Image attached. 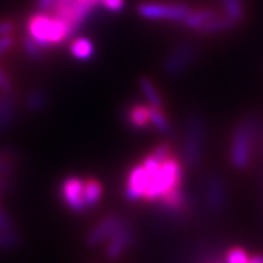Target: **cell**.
Here are the masks:
<instances>
[{
    "mask_svg": "<svg viewBox=\"0 0 263 263\" xmlns=\"http://www.w3.org/2000/svg\"><path fill=\"white\" fill-rule=\"evenodd\" d=\"M259 121L256 118L247 117L240 120L232 130L230 163L235 170H246L251 164L256 141L259 137Z\"/></svg>",
    "mask_w": 263,
    "mask_h": 263,
    "instance_id": "obj_1",
    "label": "cell"
},
{
    "mask_svg": "<svg viewBox=\"0 0 263 263\" xmlns=\"http://www.w3.org/2000/svg\"><path fill=\"white\" fill-rule=\"evenodd\" d=\"M26 30L28 36L45 50L63 45L70 39L66 22L41 11L28 16Z\"/></svg>",
    "mask_w": 263,
    "mask_h": 263,
    "instance_id": "obj_2",
    "label": "cell"
},
{
    "mask_svg": "<svg viewBox=\"0 0 263 263\" xmlns=\"http://www.w3.org/2000/svg\"><path fill=\"white\" fill-rule=\"evenodd\" d=\"M207 137L205 120L199 113H191L185 118L181 140V163L188 168H196L203 159Z\"/></svg>",
    "mask_w": 263,
    "mask_h": 263,
    "instance_id": "obj_3",
    "label": "cell"
},
{
    "mask_svg": "<svg viewBox=\"0 0 263 263\" xmlns=\"http://www.w3.org/2000/svg\"><path fill=\"white\" fill-rule=\"evenodd\" d=\"M184 184V164L176 156L171 155L161 163L159 172L151 177L142 200L146 203H157L165 194Z\"/></svg>",
    "mask_w": 263,
    "mask_h": 263,
    "instance_id": "obj_4",
    "label": "cell"
},
{
    "mask_svg": "<svg viewBox=\"0 0 263 263\" xmlns=\"http://www.w3.org/2000/svg\"><path fill=\"white\" fill-rule=\"evenodd\" d=\"M192 8L184 3L166 2H144L136 7V12L148 21L183 22L190 15Z\"/></svg>",
    "mask_w": 263,
    "mask_h": 263,
    "instance_id": "obj_5",
    "label": "cell"
},
{
    "mask_svg": "<svg viewBox=\"0 0 263 263\" xmlns=\"http://www.w3.org/2000/svg\"><path fill=\"white\" fill-rule=\"evenodd\" d=\"M199 55H200V51L195 43L181 42L179 45L173 46L172 50L166 54L161 69L164 74L168 77L180 76L196 62Z\"/></svg>",
    "mask_w": 263,
    "mask_h": 263,
    "instance_id": "obj_6",
    "label": "cell"
},
{
    "mask_svg": "<svg viewBox=\"0 0 263 263\" xmlns=\"http://www.w3.org/2000/svg\"><path fill=\"white\" fill-rule=\"evenodd\" d=\"M59 196L62 199L63 204L70 211L76 214H82L87 211L85 203V179L80 176H69L61 183L59 187Z\"/></svg>",
    "mask_w": 263,
    "mask_h": 263,
    "instance_id": "obj_7",
    "label": "cell"
},
{
    "mask_svg": "<svg viewBox=\"0 0 263 263\" xmlns=\"http://www.w3.org/2000/svg\"><path fill=\"white\" fill-rule=\"evenodd\" d=\"M227 184L218 173H210L204 181V200L210 211L220 212L227 205Z\"/></svg>",
    "mask_w": 263,
    "mask_h": 263,
    "instance_id": "obj_8",
    "label": "cell"
},
{
    "mask_svg": "<svg viewBox=\"0 0 263 263\" xmlns=\"http://www.w3.org/2000/svg\"><path fill=\"white\" fill-rule=\"evenodd\" d=\"M133 239H135L133 227L128 219L124 218L115 234L107 239L106 246H105V255L107 259H118L130 247Z\"/></svg>",
    "mask_w": 263,
    "mask_h": 263,
    "instance_id": "obj_9",
    "label": "cell"
},
{
    "mask_svg": "<svg viewBox=\"0 0 263 263\" xmlns=\"http://www.w3.org/2000/svg\"><path fill=\"white\" fill-rule=\"evenodd\" d=\"M151 181V176L141 163L136 164L129 170L125 180L124 195L129 201L142 200L144 194Z\"/></svg>",
    "mask_w": 263,
    "mask_h": 263,
    "instance_id": "obj_10",
    "label": "cell"
},
{
    "mask_svg": "<svg viewBox=\"0 0 263 263\" xmlns=\"http://www.w3.org/2000/svg\"><path fill=\"white\" fill-rule=\"evenodd\" d=\"M122 219L124 218H121L120 215H107L101 219L86 235V239H85L86 246L90 249H96L102 243H106L107 239L115 234L118 226L121 224Z\"/></svg>",
    "mask_w": 263,
    "mask_h": 263,
    "instance_id": "obj_11",
    "label": "cell"
},
{
    "mask_svg": "<svg viewBox=\"0 0 263 263\" xmlns=\"http://www.w3.org/2000/svg\"><path fill=\"white\" fill-rule=\"evenodd\" d=\"M124 121L132 130H148L151 129L149 105L133 102L124 111Z\"/></svg>",
    "mask_w": 263,
    "mask_h": 263,
    "instance_id": "obj_12",
    "label": "cell"
},
{
    "mask_svg": "<svg viewBox=\"0 0 263 263\" xmlns=\"http://www.w3.org/2000/svg\"><path fill=\"white\" fill-rule=\"evenodd\" d=\"M17 117V101L14 93H0V133L12 126Z\"/></svg>",
    "mask_w": 263,
    "mask_h": 263,
    "instance_id": "obj_13",
    "label": "cell"
},
{
    "mask_svg": "<svg viewBox=\"0 0 263 263\" xmlns=\"http://www.w3.org/2000/svg\"><path fill=\"white\" fill-rule=\"evenodd\" d=\"M49 102V94L43 87H32L31 90L27 91L25 100H23L25 107L31 113H39V111L45 110Z\"/></svg>",
    "mask_w": 263,
    "mask_h": 263,
    "instance_id": "obj_14",
    "label": "cell"
},
{
    "mask_svg": "<svg viewBox=\"0 0 263 263\" xmlns=\"http://www.w3.org/2000/svg\"><path fill=\"white\" fill-rule=\"evenodd\" d=\"M218 11L214 8H201V10H192L185 19L181 22V25L188 30L197 31L201 26H204L208 21L218 15Z\"/></svg>",
    "mask_w": 263,
    "mask_h": 263,
    "instance_id": "obj_15",
    "label": "cell"
},
{
    "mask_svg": "<svg viewBox=\"0 0 263 263\" xmlns=\"http://www.w3.org/2000/svg\"><path fill=\"white\" fill-rule=\"evenodd\" d=\"M139 86L142 96L145 97L146 104H148L149 106L164 109L163 96L160 94L159 89H157V86L151 78H148V77H141L139 80Z\"/></svg>",
    "mask_w": 263,
    "mask_h": 263,
    "instance_id": "obj_16",
    "label": "cell"
},
{
    "mask_svg": "<svg viewBox=\"0 0 263 263\" xmlns=\"http://www.w3.org/2000/svg\"><path fill=\"white\" fill-rule=\"evenodd\" d=\"M235 26L236 23H234L230 17L218 14L215 17H212L211 21H208L204 26H201L196 32L200 35H215L230 31Z\"/></svg>",
    "mask_w": 263,
    "mask_h": 263,
    "instance_id": "obj_17",
    "label": "cell"
},
{
    "mask_svg": "<svg viewBox=\"0 0 263 263\" xmlns=\"http://www.w3.org/2000/svg\"><path fill=\"white\" fill-rule=\"evenodd\" d=\"M70 54L78 61H90L96 54V47L90 39L80 36L70 43Z\"/></svg>",
    "mask_w": 263,
    "mask_h": 263,
    "instance_id": "obj_18",
    "label": "cell"
},
{
    "mask_svg": "<svg viewBox=\"0 0 263 263\" xmlns=\"http://www.w3.org/2000/svg\"><path fill=\"white\" fill-rule=\"evenodd\" d=\"M149 117H151V128L159 132L161 136H170L172 133V125L170 118L164 113V109L149 106Z\"/></svg>",
    "mask_w": 263,
    "mask_h": 263,
    "instance_id": "obj_19",
    "label": "cell"
},
{
    "mask_svg": "<svg viewBox=\"0 0 263 263\" xmlns=\"http://www.w3.org/2000/svg\"><path fill=\"white\" fill-rule=\"evenodd\" d=\"M102 194H104L102 184L96 177L85 179V203H86L87 210L96 207L100 203Z\"/></svg>",
    "mask_w": 263,
    "mask_h": 263,
    "instance_id": "obj_20",
    "label": "cell"
},
{
    "mask_svg": "<svg viewBox=\"0 0 263 263\" xmlns=\"http://www.w3.org/2000/svg\"><path fill=\"white\" fill-rule=\"evenodd\" d=\"M223 11L234 23H242L246 17V3L245 0H220Z\"/></svg>",
    "mask_w": 263,
    "mask_h": 263,
    "instance_id": "obj_21",
    "label": "cell"
},
{
    "mask_svg": "<svg viewBox=\"0 0 263 263\" xmlns=\"http://www.w3.org/2000/svg\"><path fill=\"white\" fill-rule=\"evenodd\" d=\"M15 165H16V159L14 153L8 149H0V177H3L8 183H12Z\"/></svg>",
    "mask_w": 263,
    "mask_h": 263,
    "instance_id": "obj_22",
    "label": "cell"
},
{
    "mask_svg": "<svg viewBox=\"0 0 263 263\" xmlns=\"http://www.w3.org/2000/svg\"><path fill=\"white\" fill-rule=\"evenodd\" d=\"M22 49H23V52L26 54V57L31 59V61H34V62H41L45 58L46 50L43 47H41L34 39L30 38L27 34L25 35V38L22 41Z\"/></svg>",
    "mask_w": 263,
    "mask_h": 263,
    "instance_id": "obj_23",
    "label": "cell"
},
{
    "mask_svg": "<svg viewBox=\"0 0 263 263\" xmlns=\"http://www.w3.org/2000/svg\"><path fill=\"white\" fill-rule=\"evenodd\" d=\"M226 262L227 263H249L250 255L243 247H231L226 253Z\"/></svg>",
    "mask_w": 263,
    "mask_h": 263,
    "instance_id": "obj_24",
    "label": "cell"
},
{
    "mask_svg": "<svg viewBox=\"0 0 263 263\" xmlns=\"http://www.w3.org/2000/svg\"><path fill=\"white\" fill-rule=\"evenodd\" d=\"M19 235L16 231H0V250L12 249L17 246Z\"/></svg>",
    "mask_w": 263,
    "mask_h": 263,
    "instance_id": "obj_25",
    "label": "cell"
},
{
    "mask_svg": "<svg viewBox=\"0 0 263 263\" xmlns=\"http://www.w3.org/2000/svg\"><path fill=\"white\" fill-rule=\"evenodd\" d=\"M151 155H152L153 157H156L157 160H160V161H164V160L168 159L171 155H173V148L170 142H160L159 145H156L152 149Z\"/></svg>",
    "mask_w": 263,
    "mask_h": 263,
    "instance_id": "obj_26",
    "label": "cell"
},
{
    "mask_svg": "<svg viewBox=\"0 0 263 263\" xmlns=\"http://www.w3.org/2000/svg\"><path fill=\"white\" fill-rule=\"evenodd\" d=\"M100 6L109 12H120L125 6V0H100Z\"/></svg>",
    "mask_w": 263,
    "mask_h": 263,
    "instance_id": "obj_27",
    "label": "cell"
},
{
    "mask_svg": "<svg viewBox=\"0 0 263 263\" xmlns=\"http://www.w3.org/2000/svg\"><path fill=\"white\" fill-rule=\"evenodd\" d=\"M14 86H12V81L8 77V74L0 67V91L2 93H12Z\"/></svg>",
    "mask_w": 263,
    "mask_h": 263,
    "instance_id": "obj_28",
    "label": "cell"
},
{
    "mask_svg": "<svg viewBox=\"0 0 263 263\" xmlns=\"http://www.w3.org/2000/svg\"><path fill=\"white\" fill-rule=\"evenodd\" d=\"M15 45V38L14 35H3L0 36V57H3L6 52L10 51Z\"/></svg>",
    "mask_w": 263,
    "mask_h": 263,
    "instance_id": "obj_29",
    "label": "cell"
},
{
    "mask_svg": "<svg viewBox=\"0 0 263 263\" xmlns=\"http://www.w3.org/2000/svg\"><path fill=\"white\" fill-rule=\"evenodd\" d=\"M14 30H15L14 21H11V19H3V21H0V36L12 34Z\"/></svg>",
    "mask_w": 263,
    "mask_h": 263,
    "instance_id": "obj_30",
    "label": "cell"
},
{
    "mask_svg": "<svg viewBox=\"0 0 263 263\" xmlns=\"http://www.w3.org/2000/svg\"><path fill=\"white\" fill-rule=\"evenodd\" d=\"M55 0H36V6L41 12H49Z\"/></svg>",
    "mask_w": 263,
    "mask_h": 263,
    "instance_id": "obj_31",
    "label": "cell"
}]
</instances>
